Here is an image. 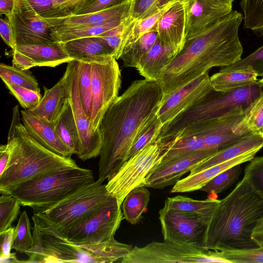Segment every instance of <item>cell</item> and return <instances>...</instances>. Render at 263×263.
<instances>
[{"label":"cell","instance_id":"cell-1","mask_svg":"<svg viewBox=\"0 0 263 263\" xmlns=\"http://www.w3.org/2000/svg\"><path fill=\"white\" fill-rule=\"evenodd\" d=\"M163 97L160 85L136 80L109 107L100 125L102 147L99 178H110L127 161L132 145L146 123L157 114Z\"/></svg>","mask_w":263,"mask_h":263},{"label":"cell","instance_id":"cell-2","mask_svg":"<svg viewBox=\"0 0 263 263\" xmlns=\"http://www.w3.org/2000/svg\"><path fill=\"white\" fill-rule=\"evenodd\" d=\"M242 13L229 15L185 40L181 51L164 69L157 83L163 97L215 67L230 66L241 59L243 49L238 35Z\"/></svg>","mask_w":263,"mask_h":263},{"label":"cell","instance_id":"cell-3","mask_svg":"<svg viewBox=\"0 0 263 263\" xmlns=\"http://www.w3.org/2000/svg\"><path fill=\"white\" fill-rule=\"evenodd\" d=\"M263 217V200L243 177L219 204L209 222L203 248L223 251L258 247L252 238Z\"/></svg>","mask_w":263,"mask_h":263},{"label":"cell","instance_id":"cell-4","mask_svg":"<svg viewBox=\"0 0 263 263\" xmlns=\"http://www.w3.org/2000/svg\"><path fill=\"white\" fill-rule=\"evenodd\" d=\"M8 136L10 157L0 176V193L9 194L23 183L61 169L77 167L70 157L58 155L37 141L21 123L18 106L13 109Z\"/></svg>","mask_w":263,"mask_h":263},{"label":"cell","instance_id":"cell-5","mask_svg":"<svg viewBox=\"0 0 263 263\" xmlns=\"http://www.w3.org/2000/svg\"><path fill=\"white\" fill-rule=\"evenodd\" d=\"M33 245L22 262H122L133 248L115 238L100 243H78L32 217Z\"/></svg>","mask_w":263,"mask_h":263},{"label":"cell","instance_id":"cell-6","mask_svg":"<svg viewBox=\"0 0 263 263\" xmlns=\"http://www.w3.org/2000/svg\"><path fill=\"white\" fill-rule=\"evenodd\" d=\"M263 95V78L252 85L228 92L213 90L205 98L181 113L166 125L157 141H168L185 128L224 117L236 108H245Z\"/></svg>","mask_w":263,"mask_h":263},{"label":"cell","instance_id":"cell-7","mask_svg":"<svg viewBox=\"0 0 263 263\" xmlns=\"http://www.w3.org/2000/svg\"><path fill=\"white\" fill-rule=\"evenodd\" d=\"M87 168L68 167L28 181L9 193L33 210L53 205L95 182Z\"/></svg>","mask_w":263,"mask_h":263},{"label":"cell","instance_id":"cell-8","mask_svg":"<svg viewBox=\"0 0 263 263\" xmlns=\"http://www.w3.org/2000/svg\"><path fill=\"white\" fill-rule=\"evenodd\" d=\"M111 196L107 191L106 184L98 179L53 205L33 210L32 217L60 232L87 216Z\"/></svg>","mask_w":263,"mask_h":263},{"label":"cell","instance_id":"cell-9","mask_svg":"<svg viewBox=\"0 0 263 263\" xmlns=\"http://www.w3.org/2000/svg\"><path fill=\"white\" fill-rule=\"evenodd\" d=\"M245 109L238 107L224 117L185 128L175 137L180 139L192 152L209 149L220 151L247 135L233 132L234 126L241 119Z\"/></svg>","mask_w":263,"mask_h":263},{"label":"cell","instance_id":"cell-10","mask_svg":"<svg viewBox=\"0 0 263 263\" xmlns=\"http://www.w3.org/2000/svg\"><path fill=\"white\" fill-rule=\"evenodd\" d=\"M230 263L218 251L187 244L153 241L143 247H134L122 263Z\"/></svg>","mask_w":263,"mask_h":263},{"label":"cell","instance_id":"cell-11","mask_svg":"<svg viewBox=\"0 0 263 263\" xmlns=\"http://www.w3.org/2000/svg\"><path fill=\"white\" fill-rule=\"evenodd\" d=\"M92 63V108L89 121L92 135L101 134L100 125L109 107L118 98L121 71L113 55L88 60Z\"/></svg>","mask_w":263,"mask_h":263},{"label":"cell","instance_id":"cell-12","mask_svg":"<svg viewBox=\"0 0 263 263\" xmlns=\"http://www.w3.org/2000/svg\"><path fill=\"white\" fill-rule=\"evenodd\" d=\"M123 219L121 206L117 199L111 196L106 202L76 224L57 232L75 243H103L114 238Z\"/></svg>","mask_w":263,"mask_h":263},{"label":"cell","instance_id":"cell-13","mask_svg":"<svg viewBox=\"0 0 263 263\" xmlns=\"http://www.w3.org/2000/svg\"><path fill=\"white\" fill-rule=\"evenodd\" d=\"M165 147L166 141H156L128 159L107 180V191L110 195L117 199L120 206L130 191L145 186L146 177L159 164Z\"/></svg>","mask_w":263,"mask_h":263},{"label":"cell","instance_id":"cell-14","mask_svg":"<svg viewBox=\"0 0 263 263\" xmlns=\"http://www.w3.org/2000/svg\"><path fill=\"white\" fill-rule=\"evenodd\" d=\"M78 77L79 61L72 60L68 62L62 78L79 133L80 149L77 156L85 161L100 155L102 140L101 134L92 135L90 132L89 120L83 110L80 99Z\"/></svg>","mask_w":263,"mask_h":263},{"label":"cell","instance_id":"cell-15","mask_svg":"<svg viewBox=\"0 0 263 263\" xmlns=\"http://www.w3.org/2000/svg\"><path fill=\"white\" fill-rule=\"evenodd\" d=\"M159 214L164 241L203 248L209 219L196 214L164 207L160 210Z\"/></svg>","mask_w":263,"mask_h":263},{"label":"cell","instance_id":"cell-16","mask_svg":"<svg viewBox=\"0 0 263 263\" xmlns=\"http://www.w3.org/2000/svg\"><path fill=\"white\" fill-rule=\"evenodd\" d=\"M9 22L16 45H37L55 42L52 30L27 0H14Z\"/></svg>","mask_w":263,"mask_h":263},{"label":"cell","instance_id":"cell-17","mask_svg":"<svg viewBox=\"0 0 263 263\" xmlns=\"http://www.w3.org/2000/svg\"><path fill=\"white\" fill-rule=\"evenodd\" d=\"M213 90L210 77L206 72L162 97L157 115L163 127Z\"/></svg>","mask_w":263,"mask_h":263},{"label":"cell","instance_id":"cell-18","mask_svg":"<svg viewBox=\"0 0 263 263\" xmlns=\"http://www.w3.org/2000/svg\"><path fill=\"white\" fill-rule=\"evenodd\" d=\"M185 14V39L229 15L234 0H182Z\"/></svg>","mask_w":263,"mask_h":263},{"label":"cell","instance_id":"cell-19","mask_svg":"<svg viewBox=\"0 0 263 263\" xmlns=\"http://www.w3.org/2000/svg\"><path fill=\"white\" fill-rule=\"evenodd\" d=\"M219 151L214 149L198 151L172 160L152 171L145 179V186L163 189L174 185L184 174Z\"/></svg>","mask_w":263,"mask_h":263},{"label":"cell","instance_id":"cell-20","mask_svg":"<svg viewBox=\"0 0 263 263\" xmlns=\"http://www.w3.org/2000/svg\"><path fill=\"white\" fill-rule=\"evenodd\" d=\"M133 0L91 13L70 15L51 18H44L52 31H60L83 26H100L123 20L129 11Z\"/></svg>","mask_w":263,"mask_h":263},{"label":"cell","instance_id":"cell-21","mask_svg":"<svg viewBox=\"0 0 263 263\" xmlns=\"http://www.w3.org/2000/svg\"><path fill=\"white\" fill-rule=\"evenodd\" d=\"M23 124L30 134L49 150L64 157L72 153L57 134L54 123L43 120L28 110L21 111Z\"/></svg>","mask_w":263,"mask_h":263},{"label":"cell","instance_id":"cell-22","mask_svg":"<svg viewBox=\"0 0 263 263\" xmlns=\"http://www.w3.org/2000/svg\"><path fill=\"white\" fill-rule=\"evenodd\" d=\"M154 28L158 38L181 50L186 40L185 14L182 1L176 2L165 12Z\"/></svg>","mask_w":263,"mask_h":263},{"label":"cell","instance_id":"cell-23","mask_svg":"<svg viewBox=\"0 0 263 263\" xmlns=\"http://www.w3.org/2000/svg\"><path fill=\"white\" fill-rule=\"evenodd\" d=\"M180 51L157 37L136 69L145 79L157 82L164 69Z\"/></svg>","mask_w":263,"mask_h":263},{"label":"cell","instance_id":"cell-24","mask_svg":"<svg viewBox=\"0 0 263 263\" xmlns=\"http://www.w3.org/2000/svg\"><path fill=\"white\" fill-rule=\"evenodd\" d=\"M258 151L241 155L233 159L205 168L178 180L173 186L171 193H184L200 190L219 174L234 165L250 161Z\"/></svg>","mask_w":263,"mask_h":263},{"label":"cell","instance_id":"cell-25","mask_svg":"<svg viewBox=\"0 0 263 263\" xmlns=\"http://www.w3.org/2000/svg\"><path fill=\"white\" fill-rule=\"evenodd\" d=\"M263 147V135L249 133L240 140L225 147L194 167L190 172L193 175L205 168L254 151Z\"/></svg>","mask_w":263,"mask_h":263},{"label":"cell","instance_id":"cell-26","mask_svg":"<svg viewBox=\"0 0 263 263\" xmlns=\"http://www.w3.org/2000/svg\"><path fill=\"white\" fill-rule=\"evenodd\" d=\"M44 93L39 105L29 110L47 122L54 123L60 116L67 100L63 78L51 88L44 87Z\"/></svg>","mask_w":263,"mask_h":263},{"label":"cell","instance_id":"cell-27","mask_svg":"<svg viewBox=\"0 0 263 263\" xmlns=\"http://www.w3.org/2000/svg\"><path fill=\"white\" fill-rule=\"evenodd\" d=\"M15 49L31 58L36 66L54 67L73 60L66 52L62 43L59 42L37 45H18Z\"/></svg>","mask_w":263,"mask_h":263},{"label":"cell","instance_id":"cell-28","mask_svg":"<svg viewBox=\"0 0 263 263\" xmlns=\"http://www.w3.org/2000/svg\"><path fill=\"white\" fill-rule=\"evenodd\" d=\"M68 56L76 60H93L113 55L114 51L98 36L77 39L62 43Z\"/></svg>","mask_w":263,"mask_h":263},{"label":"cell","instance_id":"cell-29","mask_svg":"<svg viewBox=\"0 0 263 263\" xmlns=\"http://www.w3.org/2000/svg\"><path fill=\"white\" fill-rule=\"evenodd\" d=\"M258 75L251 67L232 71H221L210 77L214 90L228 92L234 89L253 84L258 79Z\"/></svg>","mask_w":263,"mask_h":263},{"label":"cell","instance_id":"cell-30","mask_svg":"<svg viewBox=\"0 0 263 263\" xmlns=\"http://www.w3.org/2000/svg\"><path fill=\"white\" fill-rule=\"evenodd\" d=\"M151 193L145 186L136 187L125 196L122 204L123 218L132 224L139 223L147 212Z\"/></svg>","mask_w":263,"mask_h":263},{"label":"cell","instance_id":"cell-31","mask_svg":"<svg viewBox=\"0 0 263 263\" xmlns=\"http://www.w3.org/2000/svg\"><path fill=\"white\" fill-rule=\"evenodd\" d=\"M220 200L215 199L198 200L186 196L177 195L167 198L165 200L163 207L196 214L210 220Z\"/></svg>","mask_w":263,"mask_h":263},{"label":"cell","instance_id":"cell-32","mask_svg":"<svg viewBox=\"0 0 263 263\" xmlns=\"http://www.w3.org/2000/svg\"><path fill=\"white\" fill-rule=\"evenodd\" d=\"M176 2L168 4L151 16L138 20L123 29L120 45V57L124 50L152 30L163 14Z\"/></svg>","mask_w":263,"mask_h":263},{"label":"cell","instance_id":"cell-33","mask_svg":"<svg viewBox=\"0 0 263 263\" xmlns=\"http://www.w3.org/2000/svg\"><path fill=\"white\" fill-rule=\"evenodd\" d=\"M54 126L61 140L72 154L77 155L80 149L79 136L72 109L68 100L60 116L54 123Z\"/></svg>","mask_w":263,"mask_h":263},{"label":"cell","instance_id":"cell-34","mask_svg":"<svg viewBox=\"0 0 263 263\" xmlns=\"http://www.w3.org/2000/svg\"><path fill=\"white\" fill-rule=\"evenodd\" d=\"M233 132L243 135L249 133L263 135V95L245 109L242 117L234 126Z\"/></svg>","mask_w":263,"mask_h":263},{"label":"cell","instance_id":"cell-35","mask_svg":"<svg viewBox=\"0 0 263 263\" xmlns=\"http://www.w3.org/2000/svg\"><path fill=\"white\" fill-rule=\"evenodd\" d=\"M43 18L63 17L72 15L83 0H27Z\"/></svg>","mask_w":263,"mask_h":263},{"label":"cell","instance_id":"cell-36","mask_svg":"<svg viewBox=\"0 0 263 263\" xmlns=\"http://www.w3.org/2000/svg\"><path fill=\"white\" fill-rule=\"evenodd\" d=\"M154 28L124 50L120 59L125 67L138 68L157 39Z\"/></svg>","mask_w":263,"mask_h":263},{"label":"cell","instance_id":"cell-37","mask_svg":"<svg viewBox=\"0 0 263 263\" xmlns=\"http://www.w3.org/2000/svg\"><path fill=\"white\" fill-rule=\"evenodd\" d=\"M182 0H133L126 17L122 21L123 29L135 22L154 14L168 4Z\"/></svg>","mask_w":263,"mask_h":263},{"label":"cell","instance_id":"cell-38","mask_svg":"<svg viewBox=\"0 0 263 263\" xmlns=\"http://www.w3.org/2000/svg\"><path fill=\"white\" fill-rule=\"evenodd\" d=\"M122 20L100 26H83L60 31H52V36L55 42L61 43L80 38L98 36L118 26Z\"/></svg>","mask_w":263,"mask_h":263},{"label":"cell","instance_id":"cell-39","mask_svg":"<svg viewBox=\"0 0 263 263\" xmlns=\"http://www.w3.org/2000/svg\"><path fill=\"white\" fill-rule=\"evenodd\" d=\"M78 61L80 99L83 110L90 121L92 108V63L88 60Z\"/></svg>","mask_w":263,"mask_h":263},{"label":"cell","instance_id":"cell-40","mask_svg":"<svg viewBox=\"0 0 263 263\" xmlns=\"http://www.w3.org/2000/svg\"><path fill=\"white\" fill-rule=\"evenodd\" d=\"M243 14V28L258 37L263 35V0H241Z\"/></svg>","mask_w":263,"mask_h":263},{"label":"cell","instance_id":"cell-41","mask_svg":"<svg viewBox=\"0 0 263 263\" xmlns=\"http://www.w3.org/2000/svg\"><path fill=\"white\" fill-rule=\"evenodd\" d=\"M163 127V125L156 114L149 120L138 135L130 149L127 160L155 142Z\"/></svg>","mask_w":263,"mask_h":263},{"label":"cell","instance_id":"cell-42","mask_svg":"<svg viewBox=\"0 0 263 263\" xmlns=\"http://www.w3.org/2000/svg\"><path fill=\"white\" fill-rule=\"evenodd\" d=\"M0 76L3 81L40 92L37 80L29 71L4 63L0 65Z\"/></svg>","mask_w":263,"mask_h":263},{"label":"cell","instance_id":"cell-43","mask_svg":"<svg viewBox=\"0 0 263 263\" xmlns=\"http://www.w3.org/2000/svg\"><path fill=\"white\" fill-rule=\"evenodd\" d=\"M33 245L31 224L27 212L23 211L14 229L11 248L20 253L30 250Z\"/></svg>","mask_w":263,"mask_h":263},{"label":"cell","instance_id":"cell-44","mask_svg":"<svg viewBox=\"0 0 263 263\" xmlns=\"http://www.w3.org/2000/svg\"><path fill=\"white\" fill-rule=\"evenodd\" d=\"M240 165L232 166L219 174L200 190L209 194H218L227 190L238 179L241 173Z\"/></svg>","mask_w":263,"mask_h":263},{"label":"cell","instance_id":"cell-45","mask_svg":"<svg viewBox=\"0 0 263 263\" xmlns=\"http://www.w3.org/2000/svg\"><path fill=\"white\" fill-rule=\"evenodd\" d=\"M20 202L10 194L0 196V232L10 228L20 212Z\"/></svg>","mask_w":263,"mask_h":263},{"label":"cell","instance_id":"cell-46","mask_svg":"<svg viewBox=\"0 0 263 263\" xmlns=\"http://www.w3.org/2000/svg\"><path fill=\"white\" fill-rule=\"evenodd\" d=\"M218 254L230 263H263V247L218 251Z\"/></svg>","mask_w":263,"mask_h":263},{"label":"cell","instance_id":"cell-47","mask_svg":"<svg viewBox=\"0 0 263 263\" xmlns=\"http://www.w3.org/2000/svg\"><path fill=\"white\" fill-rule=\"evenodd\" d=\"M243 177L253 192L263 200V156L250 161L246 167Z\"/></svg>","mask_w":263,"mask_h":263},{"label":"cell","instance_id":"cell-48","mask_svg":"<svg viewBox=\"0 0 263 263\" xmlns=\"http://www.w3.org/2000/svg\"><path fill=\"white\" fill-rule=\"evenodd\" d=\"M10 92L17 99L25 109L30 110L40 103L42 96L40 92L3 81Z\"/></svg>","mask_w":263,"mask_h":263},{"label":"cell","instance_id":"cell-49","mask_svg":"<svg viewBox=\"0 0 263 263\" xmlns=\"http://www.w3.org/2000/svg\"><path fill=\"white\" fill-rule=\"evenodd\" d=\"M248 66H251L256 72L258 77L263 78V45L247 57L230 66L221 67L220 70H235Z\"/></svg>","mask_w":263,"mask_h":263},{"label":"cell","instance_id":"cell-50","mask_svg":"<svg viewBox=\"0 0 263 263\" xmlns=\"http://www.w3.org/2000/svg\"><path fill=\"white\" fill-rule=\"evenodd\" d=\"M127 0H83L72 15H80L100 11L120 4Z\"/></svg>","mask_w":263,"mask_h":263},{"label":"cell","instance_id":"cell-51","mask_svg":"<svg viewBox=\"0 0 263 263\" xmlns=\"http://www.w3.org/2000/svg\"><path fill=\"white\" fill-rule=\"evenodd\" d=\"M123 27L121 23L118 26L109 29L98 35L106 41L114 51V57L116 60L120 59V45Z\"/></svg>","mask_w":263,"mask_h":263},{"label":"cell","instance_id":"cell-52","mask_svg":"<svg viewBox=\"0 0 263 263\" xmlns=\"http://www.w3.org/2000/svg\"><path fill=\"white\" fill-rule=\"evenodd\" d=\"M14 228L11 227L0 232V258L9 256L11 253Z\"/></svg>","mask_w":263,"mask_h":263},{"label":"cell","instance_id":"cell-53","mask_svg":"<svg viewBox=\"0 0 263 263\" xmlns=\"http://www.w3.org/2000/svg\"><path fill=\"white\" fill-rule=\"evenodd\" d=\"M0 33L4 42L10 47L12 50H14L16 47V44L8 19H1Z\"/></svg>","mask_w":263,"mask_h":263},{"label":"cell","instance_id":"cell-54","mask_svg":"<svg viewBox=\"0 0 263 263\" xmlns=\"http://www.w3.org/2000/svg\"><path fill=\"white\" fill-rule=\"evenodd\" d=\"M12 64L13 66L25 70L36 66L35 63L31 58L16 49L13 50Z\"/></svg>","mask_w":263,"mask_h":263},{"label":"cell","instance_id":"cell-55","mask_svg":"<svg viewBox=\"0 0 263 263\" xmlns=\"http://www.w3.org/2000/svg\"><path fill=\"white\" fill-rule=\"evenodd\" d=\"M10 157V151L7 144L0 146V176L3 174L7 165Z\"/></svg>","mask_w":263,"mask_h":263},{"label":"cell","instance_id":"cell-56","mask_svg":"<svg viewBox=\"0 0 263 263\" xmlns=\"http://www.w3.org/2000/svg\"><path fill=\"white\" fill-rule=\"evenodd\" d=\"M252 238L258 247H263V217L258 221L253 231Z\"/></svg>","mask_w":263,"mask_h":263},{"label":"cell","instance_id":"cell-57","mask_svg":"<svg viewBox=\"0 0 263 263\" xmlns=\"http://www.w3.org/2000/svg\"><path fill=\"white\" fill-rule=\"evenodd\" d=\"M14 6V0H0V13L8 18L11 14Z\"/></svg>","mask_w":263,"mask_h":263},{"label":"cell","instance_id":"cell-58","mask_svg":"<svg viewBox=\"0 0 263 263\" xmlns=\"http://www.w3.org/2000/svg\"><path fill=\"white\" fill-rule=\"evenodd\" d=\"M0 262L1 263H17L22 262V261L20 260L17 259L15 253H11V255L6 257L0 258Z\"/></svg>","mask_w":263,"mask_h":263}]
</instances>
